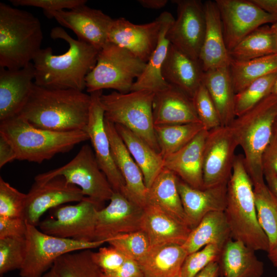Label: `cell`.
I'll return each mask as SVG.
<instances>
[{"instance_id":"47","label":"cell","mask_w":277,"mask_h":277,"mask_svg":"<svg viewBox=\"0 0 277 277\" xmlns=\"http://www.w3.org/2000/svg\"><path fill=\"white\" fill-rule=\"evenodd\" d=\"M15 6L34 7L42 8L45 14L51 12L59 11L64 9H72L85 5V0H10Z\"/></svg>"},{"instance_id":"60","label":"cell","mask_w":277,"mask_h":277,"mask_svg":"<svg viewBox=\"0 0 277 277\" xmlns=\"http://www.w3.org/2000/svg\"><path fill=\"white\" fill-rule=\"evenodd\" d=\"M274 128L277 130V119L275 122Z\"/></svg>"},{"instance_id":"25","label":"cell","mask_w":277,"mask_h":277,"mask_svg":"<svg viewBox=\"0 0 277 277\" xmlns=\"http://www.w3.org/2000/svg\"><path fill=\"white\" fill-rule=\"evenodd\" d=\"M208 130L203 129L183 148L164 159V167L190 186L204 189L203 151Z\"/></svg>"},{"instance_id":"43","label":"cell","mask_w":277,"mask_h":277,"mask_svg":"<svg viewBox=\"0 0 277 277\" xmlns=\"http://www.w3.org/2000/svg\"><path fill=\"white\" fill-rule=\"evenodd\" d=\"M194 107L201 123L209 131L221 126L215 106L202 83L192 97Z\"/></svg>"},{"instance_id":"35","label":"cell","mask_w":277,"mask_h":277,"mask_svg":"<svg viewBox=\"0 0 277 277\" xmlns=\"http://www.w3.org/2000/svg\"><path fill=\"white\" fill-rule=\"evenodd\" d=\"M229 69L236 94L254 81L277 72V53L246 61L231 58Z\"/></svg>"},{"instance_id":"49","label":"cell","mask_w":277,"mask_h":277,"mask_svg":"<svg viewBox=\"0 0 277 277\" xmlns=\"http://www.w3.org/2000/svg\"><path fill=\"white\" fill-rule=\"evenodd\" d=\"M262 165L263 172L271 171L277 174V130L274 128L270 142L263 154Z\"/></svg>"},{"instance_id":"34","label":"cell","mask_w":277,"mask_h":277,"mask_svg":"<svg viewBox=\"0 0 277 277\" xmlns=\"http://www.w3.org/2000/svg\"><path fill=\"white\" fill-rule=\"evenodd\" d=\"M114 125L129 153L141 169L145 185L148 189L164 168L163 157L128 128L119 125Z\"/></svg>"},{"instance_id":"17","label":"cell","mask_w":277,"mask_h":277,"mask_svg":"<svg viewBox=\"0 0 277 277\" xmlns=\"http://www.w3.org/2000/svg\"><path fill=\"white\" fill-rule=\"evenodd\" d=\"M45 15L71 30L78 39L91 45L98 51L108 43V31L113 18L101 10L90 8L85 4Z\"/></svg>"},{"instance_id":"21","label":"cell","mask_w":277,"mask_h":277,"mask_svg":"<svg viewBox=\"0 0 277 277\" xmlns=\"http://www.w3.org/2000/svg\"><path fill=\"white\" fill-rule=\"evenodd\" d=\"M105 126L113 159L125 183L123 194L144 208L147 204L148 189L142 172L118 134L115 125L105 119Z\"/></svg>"},{"instance_id":"46","label":"cell","mask_w":277,"mask_h":277,"mask_svg":"<svg viewBox=\"0 0 277 277\" xmlns=\"http://www.w3.org/2000/svg\"><path fill=\"white\" fill-rule=\"evenodd\" d=\"M92 258L102 273L118 269L129 259L115 247L109 245L101 247L96 252H92Z\"/></svg>"},{"instance_id":"51","label":"cell","mask_w":277,"mask_h":277,"mask_svg":"<svg viewBox=\"0 0 277 277\" xmlns=\"http://www.w3.org/2000/svg\"><path fill=\"white\" fill-rule=\"evenodd\" d=\"M16 160L15 152L11 145L0 136V168Z\"/></svg>"},{"instance_id":"24","label":"cell","mask_w":277,"mask_h":277,"mask_svg":"<svg viewBox=\"0 0 277 277\" xmlns=\"http://www.w3.org/2000/svg\"><path fill=\"white\" fill-rule=\"evenodd\" d=\"M206 29L199 61L204 72L229 67L231 58L227 50L218 8L214 1L204 4Z\"/></svg>"},{"instance_id":"53","label":"cell","mask_w":277,"mask_h":277,"mask_svg":"<svg viewBox=\"0 0 277 277\" xmlns=\"http://www.w3.org/2000/svg\"><path fill=\"white\" fill-rule=\"evenodd\" d=\"M267 13L277 16V0H251Z\"/></svg>"},{"instance_id":"6","label":"cell","mask_w":277,"mask_h":277,"mask_svg":"<svg viewBox=\"0 0 277 277\" xmlns=\"http://www.w3.org/2000/svg\"><path fill=\"white\" fill-rule=\"evenodd\" d=\"M276 119L277 95L270 93L229 125L243 149L245 168L252 183L265 180L262 156Z\"/></svg>"},{"instance_id":"12","label":"cell","mask_w":277,"mask_h":277,"mask_svg":"<svg viewBox=\"0 0 277 277\" xmlns=\"http://www.w3.org/2000/svg\"><path fill=\"white\" fill-rule=\"evenodd\" d=\"M222 22L225 45L229 52L245 36L267 23L277 21L251 0H215Z\"/></svg>"},{"instance_id":"16","label":"cell","mask_w":277,"mask_h":277,"mask_svg":"<svg viewBox=\"0 0 277 277\" xmlns=\"http://www.w3.org/2000/svg\"><path fill=\"white\" fill-rule=\"evenodd\" d=\"M109 204L97 212L94 241H107L121 234L141 230L143 208L114 191Z\"/></svg>"},{"instance_id":"37","label":"cell","mask_w":277,"mask_h":277,"mask_svg":"<svg viewBox=\"0 0 277 277\" xmlns=\"http://www.w3.org/2000/svg\"><path fill=\"white\" fill-rule=\"evenodd\" d=\"M277 53L275 34L271 28L261 26L245 36L229 54L232 60L246 61Z\"/></svg>"},{"instance_id":"38","label":"cell","mask_w":277,"mask_h":277,"mask_svg":"<svg viewBox=\"0 0 277 277\" xmlns=\"http://www.w3.org/2000/svg\"><path fill=\"white\" fill-rule=\"evenodd\" d=\"M204 128L200 123L154 126L160 154L164 159L177 152Z\"/></svg>"},{"instance_id":"18","label":"cell","mask_w":277,"mask_h":277,"mask_svg":"<svg viewBox=\"0 0 277 277\" xmlns=\"http://www.w3.org/2000/svg\"><path fill=\"white\" fill-rule=\"evenodd\" d=\"M103 90L92 92L86 129L96 160L114 191L124 194V180L113 159L109 140L105 126L104 111L101 103Z\"/></svg>"},{"instance_id":"1","label":"cell","mask_w":277,"mask_h":277,"mask_svg":"<svg viewBox=\"0 0 277 277\" xmlns=\"http://www.w3.org/2000/svg\"><path fill=\"white\" fill-rule=\"evenodd\" d=\"M50 37L65 41L69 48L60 55L53 54L51 47L38 52L32 62L34 84L48 88L83 91L86 77L96 64L99 51L88 43L73 38L60 27L52 29Z\"/></svg>"},{"instance_id":"56","label":"cell","mask_w":277,"mask_h":277,"mask_svg":"<svg viewBox=\"0 0 277 277\" xmlns=\"http://www.w3.org/2000/svg\"><path fill=\"white\" fill-rule=\"evenodd\" d=\"M268 257L273 265L277 267V247L268 252Z\"/></svg>"},{"instance_id":"27","label":"cell","mask_w":277,"mask_h":277,"mask_svg":"<svg viewBox=\"0 0 277 277\" xmlns=\"http://www.w3.org/2000/svg\"><path fill=\"white\" fill-rule=\"evenodd\" d=\"M204 71L195 60L170 44L162 68V75L169 85L181 89L192 98L202 83Z\"/></svg>"},{"instance_id":"36","label":"cell","mask_w":277,"mask_h":277,"mask_svg":"<svg viewBox=\"0 0 277 277\" xmlns=\"http://www.w3.org/2000/svg\"><path fill=\"white\" fill-rule=\"evenodd\" d=\"M252 184L258 219L268 238L270 251L277 247V195L265 181Z\"/></svg>"},{"instance_id":"54","label":"cell","mask_w":277,"mask_h":277,"mask_svg":"<svg viewBox=\"0 0 277 277\" xmlns=\"http://www.w3.org/2000/svg\"><path fill=\"white\" fill-rule=\"evenodd\" d=\"M264 175L267 185L277 195V174L271 171H265Z\"/></svg>"},{"instance_id":"33","label":"cell","mask_w":277,"mask_h":277,"mask_svg":"<svg viewBox=\"0 0 277 277\" xmlns=\"http://www.w3.org/2000/svg\"><path fill=\"white\" fill-rule=\"evenodd\" d=\"M231 238L224 212L213 211L205 215L191 230L182 246L188 254L208 244H215L222 249Z\"/></svg>"},{"instance_id":"39","label":"cell","mask_w":277,"mask_h":277,"mask_svg":"<svg viewBox=\"0 0 277 277\" xmlns=\"http://www.w3.org/2000/svg\"><path fill=\"white\" fill-rule=\"evenodd\" d=\"M91 250L65 253L57 259L52 267L60 277H103L92 258Z\"/></svg>"},{"instance_id":"26","label":"cell","mask_w":277,"mask_h":277,"mask_svg":"<svg viewBox=\"0 0 277 277\" xmlns=\"http://www.w3.org/2000/svg\"><path fill=\"white\" fill-rule=\"evenodd\" d=\"M141 230L153 247L169 244L183 245L192 229L159 207L147 204L143 208Z\"/></svg>"},{"instance_id":"19","label":"cell","mask_w":277,"mask_h":277,"mask_svg":"<svg viewBox=\"0 0 277 277\" xmlns=\"http://www.w3.org/2000/svg\"><path fill=\"white\" fill-rule=\"evenodd\" d=\"M162 23L161 14L154 21L134 24L124 17L113 19L108 42L124 48L147 63L157 44Z\"/></svg>"},{"instance_id":"29","label":"cell","mask_w":277,"mask_h":277,"mask_svg":"<svg viewBox=\"0 0 277 277\" xmlns=\"http://www.w3.org/2000/svg\"><path fill=\"white\" fill-rule=\"evenodd\" d=\"M161 15L162 23L157 44L143 72L133 84L131 91L146 90L155 93L169 86L162 77V68L170 45L166 34L175 18L169 12L165 11Z\"/></svg>"},{"instance_id":"15","label":"cell","mask_w":277,"mask_h":277,"mask_svg":"<svg viewBox=\"0 0 277 277\" xmlns=\"http://www.w3.org/2000/svg\"><path fill=\"white\" fill-rule=\"evenodd\" d=\"M85 196L79 187L68 183L62 176L34 181L26 194L23 218L28 224L36 227L47 210L67 203L79 202Z\"/></svg>"},{"instance_id":"2","label":"cell","mask_w":277,"mask_h":277,"mask_svg":"<svg viewBox=\"0 0 277 277\" xmlns=\"http://www.w3.org/2000/svg\"><path fill=\"white\" fill-rule=\"evenodd\" d=\"M90 104V95L83 91L48 88L34 83L28 101L18 115L41 129L86 131Z\"/></svg>"},{"instance_id":"32","label":"cell","mask_w":277,"mask_h":277,"mask_svg":"<svg viewBox=\"0 0 277 277\" xmlns=\"http://www.w3.org/2000/svg\"><path fill=\"white\" fill-rule=\"evenodd\" d=\"M177 179L172 171L164 167L148 189L147 204L159 207L190 227L177 189Z\"/></svg>"},{"instance_id":"40","label":"cell","mask_w":277,"mask_h":277,"mask_svg":"<svg viewBox=\"0 0 277 277\" xmlns=\"http://www.w3.org/2000/svg\"><path fill=\"white\" fill-rule=\"evenodd\" d=\"M276 76L277 72H275L261 77L235 94L234 111L236 117L251 109L270 94Z\"/></svg>"},{"instance_id":"9","label":"cell","mask_w":277,"mask_h":277,"mask_svg":"<svg viewBox=\"0 0 277 277\" xmlns=\"http://www.w3.org/2000/svg\"><path fill=\"white\" fill-rule=\"evenodd\" d=\"M26 253L19 270L21 277H43L62 255L101 247L106 242H82L61 238L44 233L36 226L27 223Z\"/></svg>"},{"instance_id":"5","label":"cell","mask_w":277,"mask_h":277,"mask_svg":"<svg viewBox=\"0 0 277 277\" xmlns=\"http://www.w3.org/2000/svg\"><path fill=\"white\" fill-rule=\"evenodd\" d=\"M43 34L32 13L0 3V67L19 69L42 49Z\"/></svg>"},{"instance_id":"22","label":"cell","mask_w":277,"mask_h":277,"mask_svg":"<svg viewBox=\"0 0 277 277\" xmlns=\"http://www.w3.org/2000/svg\"><path fill=\"white\" fill-rule=\"evenodd\" d=\"M152 111L154 126L201 123L192 98L170 85L154 93Z\"/></svg>"},{"instance_id":"13","label":"cell","mask_w":277,"mask_h":277,"mask_svg":"<svg viewBox=\"0 0 277 277\" xmlns=\"http://www.w3.org/2000/svg\"><path fill=\"white\" fill-rule=\"evenodd\" d=\"M239 146L230 126L208 131L203 151L204 188L228 183L232 174Z\"/></svg>"},{"instance_id":"14","label":"cell","mask_w":277,"mask_h":277,"mask_svg":"<svg viewBox=\"0 0 277 277\" xmlns=\"http://www.w3.org/2000/svg\"><path fill=\"white\" fill-rule=\"evenodd\" d=\"M177 18L166 34L170 43L191 58L199 60L206 18L204 4L198 0H173Z\"/></svg>"},{"instance_id":"11","label":"cell","mask_w":277,"mask_h":277,"mask_svg":"<svg viewBox=\"0 0 277 277\" xmlns=\"http://www.w3.org/2000/svg\"><path fill=\"white\" fill-rule=\"evenodd\" d=\"M101 206L89 197L75 205H61L53 210L52 217L40 222L39 230L61 238L94 241L97 212Z\"/></svg>"},{"instance_id":"44","label":"cell","mask_w":277,"mask_h":277,"mask_svg":"<svg viewBox=\"0 0 277 277\" xmlns=\"http://www.w3.org/2000/svg\"><path fill=\"white\" fill-rule=\"evenodd\" d=\"M221 250L216 245L208 244L188 254L181 269L180 277H194L210 263L217 261Z\"/></svg>"},{"instance_id":"50","label":"cell","mask_w":277,"mask_h":277,"mask_svg":"<svg viewBox=\"0 0 277 277\" xmlns=\"http://www.w3.org/2000/svg\"><path fill=\"white\" fill-rule=\"evenodd\" d=\"M103 277H145L141 267L136 261L128 259L118 269L106 273Z\"/></svg>"},{"instance_id":"8","label":"cell","mask_w":277,"mask_h":277,"mask_svg":"<svg viewBox=\"0 0 277 277\" xmlns=\"http://www.w3.org/2000/svg\"><path fill=\"white\" fill-rule=\"evenodd\" d=\"M146 65L127 49L108 42L99 51L96 64L86 77L87 92L112 89L129 92Z\"/></svg>"},{"instance_id":"3","label":"cell","mask_w":277,"mask_h":277,"mask_svg":"<svg viewBox=\"0 0 277 277\" xmlns=\"http://www.w3.org/2000/svg\"><path fill=\"white\" fill-rule=\"evenodd\" d=\"M224 212L233 240L241 241L254 251H269L268 238L258 219L253 184L243 155H236L227 183Z\"/></svg>"},{"instance_id":"57","label":"cell","mask_w":277,"mask_h":277,"mask_svg":"<svg viewBox=\"0 0 277 277\" xmlns=\"http://www.w3.org/2000/svg\"><path fill=\"white\" fill-rule=\"evenodd\" d=\"M43 277H60L53 267L45 273Z\"/></svg>"},{"instance_id":"55","label":"cell","mask_w":277,"mask_h":277,"mask_svg":"<svg viewBox=\"0 0 277 277\" xmlns=\"http://www.w3.org/2000/svg\"><path fill=\"white\" fill-rule=\"evenodd\" d=\"M137 2L144 8L159 9L164 7L168 1L167 0H138Z\"/></svg>"},{"instance_id":"52","label":"cell","mask_w":277,"mask_h":277,"mask_svg":"<svg viewBox=\"0 0 277 277\" xmlns=\"http://www.w3.org/2000/svg\"><path fill=\"white\" fill-rule=\"evenodd\" d=\"M220 274L217 261H213L200 271L194 277H218Z\"/></svg>"},{"instance_id":"42","label":"cell","mask_w":277,"mask_h":277,"mask_svg":"<svg viewBox=\"0 0 277 277\" xmlns=\"http://www.w3.org/2000/svg\"><path fill=\"white\" fill-rule=\"evenodd\" d=\"M25 237L0 239L1 277L10 271L21 269L25 258Z\"/></svg>"},{"instance_id":"48","label":"cell","mask_w":277,"mask_h":277,"mask_svg":"<svg viewBox=\"0 0 277 277\" xmlns=\"http://www.w3.org/2000/svg\"><path fill=\"white\" fill-rule=\"evenodd\" d=\"M26 231L24 218L0 216V239L25 237Z\"/></svg>"},{"instance_id":"10","label":"cell","mask_w":277,"mask_h":277,"mask_svg":"<svg viewBox=\"0 0 277 277\" xmlns=\"http://www.w3.org/2000/svg\"><path fill=\"white\" fill-rule=\"evenodd\" d=\"M57 176L79 187L85 196L102 205L109 201L114 190L100 168L93 150L85 144L68 163L54 169L39 173L34 181L44 182Z\"/></svg>"},{"instance_id":"7","label":"cell","mask_w":277,"mask_h":277,"mask_svg":"<svg viewBox=\"0 0 277 277\" xmlns=\"http://www.w3.org/2000/svg\"><path fill=\"white\" fill-rule=\"evenodd\" d=\"M154 92L146 90L102 94L101 103L105 119L125 127L160 153L154 131L152 103Z\"/></svg>"},{"instance_id":"23","label":"cell","mask_w":277,"mask_h":277,"mask_svg":"<svg viewBox=\"0 0 277 277\" xmlns=\"http://www.w3.org/2000/svg\"><path fill=\"white\" fill-rule=\"evenodd\" d=\"M227 183L199 189L177 177V186L183 209L192 229L209 212L224 211L226 205Z\"/></svg>"},{"instance_id":"31","label":"cell","mask_w":277,"mask_h":277,"mask_svg":"<svg viewBox=\"0 0 277 277\" xmlns=\"http://www.w3.org/2000/svg\"><path fill=\"white\" fill-rule=\"evenodd\" d=\"M187 255L182 245H160L151 247L138 263L145 277H174L180 274Z\"/></svg>"},{"instance_id":"45","label":"cell","mask_w":277,"mask_h":277,"mask_svg":"<svg viewBox=\"0 0 277 277\" xmlns=\"http://www.w3.org/2000/svg\"><path fill=\"white\" fill-rule=\"evenodd\" d=\"M26 194L0 176V216L23 218Z\"/></svg>"},{"instance_id":"30","label":"cell","mask_w":277,"mask_h":277,"mask_svg":"<svg viewBox=\"0 0 277 277\" xmlns=\"http://www.w3.org/2000/svg\"><path fill=\"white\" fill-rule=\"evenodd\" d=\"M202 83L213 101L221 126H229L236 118L234 92L229 67L204 72Z\"/></svg>"},{"instance_id":"59","label":"cell","mask_w":277,"mask_h":277,"mask_svg":"<svg viewBox=\"0 0 277 277\" xmlns=\"http://www.w3.org/2000/svg\"><path fill=\"white\" fill-rule=\"evenodd\" d=\"M270 27L275 34L277 45V21L272 24Z\"/></svg>"},{"instance_id":"61","label":"cell","mask_w":277,"mask_h":277,"mask_svg":"<svg viewBox=\"0 0 277 277\" xmlns=\"http://www.w3.org/2000/svg\"><path fill=\"white\" fill-rule=\"evenodd\" d=\"M174 277H180V275H179H179H176V276H174Z\"/></svg>"},{"instance_id":"58","label":"cell","mask_w":277,"mask_h":277,"mask_svg":"<svg viewBox=\"0 0 277 277\" xmlns=\"http://www.w3.org/2000/svg\"><path fill=\"white\" fill-rule=\"evenodd\" d=\"M270 93L277 95V76L271 88Z\"/></svg>"},{"instance_id":"4","label":"cell","mask_w":277,"mask_h":277,"mask_svg":"<svg viewBox=\"0 0 277 277\" xmlns=\"http://www.w3.org/2000/svg\"><path fill=\"white\" fill-rule=\"evenodd\" d=\"M0 136L13 148L16 160L41 163L89 140L85 131H51L35 127L16 115L0 122Z\"/></svg>"},{"instance_id":"28","label":"cell","mask_w":277,"mask_h":277,"mask_svg":"<svg viewBox=\"0 0 277 277\" xmlns=\"http://www.w3.org/2000/svg\"><path fill=\"white\" fill-rule=\"evenodd\" d=\"M254 250L241 241L230 239L222 249L217 262L224 277H261L263 263Z\"/></svg>"},{"instance_id":"41","label":"cell","mask_w":277,"mask_h":277,"mask_svg":"<svg viewBox=\"0 0 277 277\" xmlns=\"http://www.w3.org/2000/svg\"><path fill=\"white\" fill-rule=\"evenodd\" d=\"M127 258L140 262L151 246L149 239L142 230L117 235L107 241Z\"/></svg>"},{"instance_id":"20","label":"cell","mask_w":277,"mask_h":277,"mask_svg":"<svg viewBox=\"0 0 277 277\" xmlns=\"http://www.w3.org/2000/svg\"><path fill=\"white\" fill-rule=\"evenodd\" d=\"M34 77L32 62L17 70L0 67V122L19 114L30 97Z\"/></svg>"}]
</instances>
